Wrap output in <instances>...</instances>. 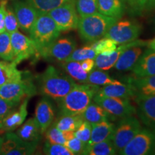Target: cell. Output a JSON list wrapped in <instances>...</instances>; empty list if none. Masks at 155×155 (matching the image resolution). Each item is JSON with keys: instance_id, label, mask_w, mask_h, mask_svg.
Returning a JSON list of instances; mask_svg holds the SVG:
<instances>
[{"instance_id": "1", "label": "cell", "mask_w": 155, "mask_h": 155, "mask_svg": "<svg viewBox=\"0 0 155 155\" xmlns=\"http://www.w3.org/2000/svg\"><path fill=\"white\" fill-rule=\"evenodd\" d=\"M38 79L40 93L57 102L66 96L76 84L67 73L53 65H49Z\"/></svg>"}, {"instance_id": "2", "label": "cell", "mask_w": 155, "mask_h": 155, "mask_svg": "<svg viewBox=\"0 0 155 155\" xmlns=\"http://www.w3.org/2000/svg\"><path fill=\"white\" fill-rule=\"evenodd\" d=\"M99 86L90 83L75 84L65 97L58 101L60 115L81 114L92 101Z\"/></svg>"}, {"instance_id": "3", "label": "cell", "mask_w": 155, "mask_h": 155, "mask_svg": "<svg viewBox=\"0 0 155 155\" xmlns=\"http://www.w3.org/2000/svg\"><path fill=\"white\" fill-rule=\"evenodd\" d=\"M118 19L108 17L97 12L94 14L79 17L78 30L81 40L92 43L104 38L108 29Z\"/></svg>"}, {"instance_id": "4", "label": "cell", "mask_w": 155, "mask_h": 155, "mask_svg": "<svg viewBox=\"0 0 155 155\" xmlns=\"http://www.w3.org/2000/svg\"><path fill=\"white\" fill-rule=\"evenodd\" d=\"M61 32L57 25L48 13H40L29 34L35 43L40 55L42 50L59 38Z\"/></svg>"}, {"instance_id": "5", "label": "cell", "mask_w": 155, "mask_h": 155, "mask_svg": "<svg viewBox=\"0 0 155 155\" xmlns=\"http://www.w3.org/2000/svg\"><path fill=\"white\" fill-rule=\"evenodd\" d=\"M93 101L105 110L108 119L111 121H118L127 116L137 114V108L131 104L130 99L96 94Z\"/></svg>"}, {"instance_id": "6", "label": "cell", "mask_w": 155, "mask_h": 155, "mask_svg": "<svg viewBox=\"0 0 155 155\" xmlns=\"http://www.w3.org/2000/svg\"><path fill=\"white\" fill-rule=\"evenodd\" d=\"M141 128V122L134 115L119 120L117 125L115 126L111 138L116 154H119Z\"/></svg>"}, {"instance_id": "7", "label": "cell", "mask_w": 155, "mask_h": 155, "mask_svg": "<svg viewBox=\"0 0 155 155\" xmlns=\"http://www.w3.org/2000/svg\"><path fill=\"white\" fill-rule=\"evenodd\" d=\"M141 30V25L137 22L119 19L108 29L104 37L111 39L116 45L126 44L137 40Z\"/></svg>"}, {"instance_id": "8", "label": "cell", "mask_w": 155, "mask_h": 155, "mask_svg": "<svg viewBox=\"0 0 155 155\" xmlns=\"http://www.w3.org/2000/svg\"><path fill=\"white\" fill-rule=\"evenodd\" d=\"M155 145V130L141 128L133 139L119 152L121 155L151 154Z\"/></svg>"}, {"instance_id": "9", "label": "cell", "mask_w": 155, "mask_h": 155, "mask_svg": "<svg viewBox=\"0 0 155 155\" xmlns=\"http://www.w3.org/2000/svg\"><path fill=\"white\" fill-rule=\"evenodd\" d=\"M36 88L29 78L12 81L0 86V97L12 101L19 103L27 97L34 96Z\"/></svg>"}, {"instance_id": "10", "label": "cell", "mask_w": 155, "mask_h": 155, "mask_svg": "<svg viewBox=\"0 0 155 155\" xmlns=\"http://www.w3.org/2000/svg\"><path fill=\"white\" fill-rule=\"evenodd\" d=\"M61 32L74 30L78 28L79 17L75 2H69L48 12Z\"/></svg>"}, {"instance_id": "11", "label": "cell", "mask_w": 155, "mask_h": 155, "mask_svg": "<svg viewBox=\"0 0 155 155\" xmlns=\"http://www.w3.org/2000/svg\"><path fill=\"white\" fill-rule=\"evenodd\" d=\"M10 40L14 53L13 62L16 65L39 55L38 48L33 40L18 30L10 33Z\"/></svg>"}, {"instance_id": "12", "label": "cell", "mask_w": 155, "mask_h": 155, "mask_svg": "<svg viewBox=\"0 0 155 155\" xmlns=\"http://www.w3.org/2000/svg\"><path fill=\"white\" fill-rule=\"evenodd\" d=\"M76 42L72 38H58L40 53V55L46 60L60 62L65 61L73 50L76 49Z\"/></svg>"}, {"instance_id": "13", "label": "cell", "mask_w": 155, "mask_h": 155, "mask_svg": "<svg viewBox=\"0 0 155 155\" xmlns=\"http://www.w3.org/2000/svg\"><path fill=\"white\" fill-rule=\"evenodd\" d=\"M0 154L2 155H30L33 154L38 143L28 142L22 140L17 134L9 131L3 137Z\"/></svg>"}, {"instance_id": "14", "label": "cell", "mask_w": 155, "mask_h": 155, "mask_svg": "<svg viewBox=\"0 0 155 155\" xmlns=\"http://www.w3.org/2000/svg\"><path fill=\"white\" fill-rule=\"evenodd\" d=\"M13 10L18 21L19 28L29 32L37 18L40 14L35 7L26 2L15 0L13 2Z\"/></svg>"}, {"instance_id": "15", "label": "cell", "mask_w": 155, "mask_h": 155, "mask_svg": "<svg viewBox=\"0 0 155 155\" xmlns=\"http://www.w3.org/2000/svg\"><path fill=\"white\" fill-rule=\"evenodd\" d=\"M137 104V114L147 127L155 130V95L137 96L134 98Z\"/></svg>"}, {"instance_id": "16", "label": "cell", "mask_w": 155, "mask_h": 155, "mask_svg": "<svg viewBox=\"0 0 155 155\" xmlns=\"http://www.w3.org/2000/svg\"><path fill=\"white\" fill-rule=\"evenodd\" d=\"M30 98V97H27L23 99L18 108H15L11 113L0 121V131H12L24 123L28 116V105Z\"/></svg>"}, {"instance_id": "17", "label": "cell", "mask_w": 155, "mask_h": 155, "mask_svg": "<svg viewBox=\"0 0 155 155\" xmlns=\"http://www.w3.org/2000/svg\"><path fill=\"white\" fill-rule=\"evenodd\" d=\"M147 41L137 39L134 41L129 42V43L120 45L119 47L116 48V49L114 50L113 53L108 55L98 54L94 59L96 68L97 69L102 70V71H108V70L112 68L114 66L119 56L127 48L136 45H141L145 47V46H147Z\"/></svg>"}, {"instance_id": "18", "label": "cell", "mask_w": 155, "mask_h": 155, "mask_svg": "<svg viewBox=\"0 0 155 155\" xmlns=\"http://www.w3.org/2000/svg\"><path fill=\"white\" fill-rule=\"evenodd\" d=\"M55 116V108L52 102L50 101L49 98L43 97L37 104L35 115V119L42 134H45L50 125L53 123Z\"/></svg>"}, {"instance_id": "19", "label": "cell", "mask_w": 155, "mask_h": 155, "mask_svg": "<svg viewBox=\"0 0 155 155\" xmlns=\"http://www.w3.org/2000/svg\"><path fill=\"white\" fill-rule=\"evenodd\" d=\"M131 71L133 76L137 78L155 75V50L150 48L144 50Z\"/></svg>"}, {"instance_id": "20", "label": "cell", "mask_w": 155, "mask_h": 155, "mask_svg": "<svg viewBox=\"0 0 155 155\" xmlns=\"http://www.w3.org/2000/svg\"><path fill=\"white\" fill-rule=\"evenodd\" d=\"M124 81L133 88L136 97L155 95V75L144 78L131 75L124 78Z\"/></svg>"}, {"instance_id": "21", "label": "cell", "mask_w": 155, "mask_h": 155, "mask_svg": "<svg viewBox=\"0 0 155 155\" xmlns=\"http://www.w3.org/2000/svg\"><path fill=\"white\" fill-rule=\"evenodd\" d=\"M96 94L103 96L127 98L130 100L134 99L136 98L134 91L130 85L125 82H120L119 83L99 87Z\"/></svg>"}, {"instance_id": "22", "label": "cell", "mask_w": 155, "mask_h": 155, "mask_svg": "<svg viewBox=\"0 0 155 155\" xmlns=\"http://www.w3.org/2000/svg\"><path fill=\"white\" fill-rule=\"evenodd\" d=\"M143 48L144 46L136 45L127 48L119 56L114 67L119 71H131L142 54Z\"/></svg>"}, {"instance_id": "23", "label": "cell", "mask_w": 155, "mask_h": 155, "mask_svg": "<svg viewBox=\"0 0 155 155\" xmlns=\"http://www.w3.org/2000/svg\"><path fill=\"white\" fill-rule=\"evenodd\" d=\"M115 124L111 120L106 119L100 123L92 125L91 135L87 144H93L101 141L111 139Z\"/></svg>"}, {"instance_id": "24", "label": "cell", "mask_w": 155, "mask_h": 155, "mask_svg": "<svg viewBox=\"0 0 155 155\" xmlns=\"http://www.w3.org/2000/svg\"><path fill=\"white\" fill-rule=\"evenodd\" d=\"M125 9V2L122 0H98L97 3L98 12L117 19L123 17Z\"/></svg>"}, {"instance_id": "25", "label": "cell", "mask_w": 155, "mask_h": 155, "mask_svg": "<svg viewBox=\"0 0 155 155\" xmlns=\"http://www.w3.org/2000/svg\"><path fill=\"white\" fill-rule=\"evenodd\" d=\"M17 135L28 142L39 143L42 134L35 118L28 119L17 131Z\"/></svg>"}, {"instance_id": "26", "label": "cell", "mask_w": 155, "mask_h": 155, "mask_svg": "<svg viewBox=\"0 0 155 155\" xmlns=\"http://www.w3.org/2000/svg\"><path fill=\"white\" fill-rule=\"evenodd\" d=\"M61 67L71 78L79 83H88L89 73L85 71L81 65V62L65 61L60 64Z\"/></svg>"}, {"instance_id": "27", "label": "cell", "mask_w": 155, "mask_h": 155, "mask_svg": "<svg viewBox=\"0 0 155 155\" xmlns=\"http://www.w3.org/2000/svg\"><path fill=\"white\" fill-rule=\"evenodd\" d=\"M22 78V73L17 68L14 62L0 61V86Z\"/></svg>"}, {"instance_id": "28", "label": "cell", "mask_w": 155, "mask_h": 155, "mask_svg": "<svg viewBox=\"0 0 155 155\" xmlns=\"http://www.w3.org/2000/svg\"><path fill=\"white\" fill-rule=\"evenodd\" d=\"M83 121L91 125L96 124L106 119H108V114L105 110L96 102H91L85 111L81 114Z\"/></svg>"}, {"instance_id": "29", "label": "cell", "mask_w": 155, "mask_h": 155, "mask_svg": "<svg viewBox=\"0 0 155 155\" xmlns=\"http://www.w3.org/2000/svg\"><path fill=\"white\" fill-rule=\"evenodd\" d=\"M60 116L53 124L62 131H75L83 121L81 114Z\"/></svg>"}, {"instance_id": "30", "label": "cell", "mask_w": 155, "mask_h": 155, "mask_svg": "<svg viewBox=\"0 0 155 155\" xmlns=\"http://www.w3.org/2000/svg\"><path fill=\"white\" fill-rule=\"evenodd\" d=\"M83 155H114L116 154L111 139L103 141L93 144H87Z\"/></svg>"}, {"instance_id": "31", "label": "cell", "mask_w": 155, "mask_h": 155, "mask_svg": "<svg viewBox=\"0 0 155 155\" xmlns=\"http://www.w3.org/2000/svg\"><path fill=\"white\" fill-rule=\"evenodd\" d=\"M26 2L40 13H48L52 9L66 3H75V0H26Z\"/></svg>"}, {"instance_id": "32", "label": "cell", "mask_w": 155, "mask_h": 155, "mask_svg": "<svg viewBox=\"0 0 155 155\" xmlns=\"http://www.w3.org/2000/svg\"><path fill=\"white\" fill-rule=\"evenodd\" d=\"M119 83L120 81L111 78L107 73L105 72V71H102L100 69L93 70L88 74V83L92 85L104 86Z\"/></svg>"}, {"instance_id": "33", "label": "cell", "mask_w": 155, "mask_h": 155, "mask_svg": "<svg viewBox=\"0 0 155 155\" xmlns=\"http://www.w3.org/2000/svg\"><path fill=\"white\" fill-rule=\"evenodd\" d=\"M0 58L3 61H14V53L12 46L10 34L7 32L0 33Z\"/></svg>"}, {"instance_id": "34", "label": "cell", "mask_w": 155, "mask_h": 155, "mask_svg": "<svg viewBox=\"0 0 155 155\" xmlns=\"http://www.w3.org/2000/svg\"><path fill=\"white\" fill-rule=\"evenodd\" d=\"M91 45L94 48L97 55L101 54V55H108L113 53L117 48V45L115 43V42L113 41L111 39L106 37L92 42Z\"/></svg>"}, {"instance_id": "35", "label": "cell", "mask_w": 155, "mask_h": 155, "mask_svg": "<svg viewBox=\"0 0 155 155\" xmlns=\"http://www.w3.org/2000/svg\"><path fill=\"white\" fill-rule=\"evenodd\" d=\"M96 55V53L90 45L84 46L78 49H75L65 61L81 62L85 60L95 59Z\"/></svg>"}, {"instance_id": "36", "label": "cell", "mask_w": 155, "mask_h": 155, "mask_svg": "<svg viewBox=\"0 0 155 155\" xmlns=\"http://www.w3.org/2000/svg\"><path fill=\"white\" fill-rule=\"evenodd\" d=\"M98 0H75V7L79 17L94 14L98 12Z\"/></svg>"}, {"instance_id": "37", "label": "cell", "mask_w": 155, "mask_h": 155, "mask_svg": "<svg viewBox=\"0 0 155 155\" xmlns=\"http://www.w3.org/2000/svg\"><path fill=\"white\" fill-rule=\"evenodd\" d=\"M45 134L47 141L53 144L65 145L67 141L65 132L56 128L53 124L50 125V127L46 130Z\"/></svg>"}, {"instance_id": "38", "label": "cell", "mask_w": 155, "mask_h": 155, "mask_svg": "<svg viewBox=\"0 0 155 155\" xmlns=\"http://www.w3.org/2000/svg\"><path fill=\"white\" fill-rule=\"evenodd\" d=\"M43 152L48 155H74L65 145L53 144L47 141L43 147Z\"/></svg>"}, {"instance_id": "39", "label": "cell", "mask_w": 155, "mask_h": 155, "mask_svg": "<svg viewBox=\"0 0 155 155\" xmlns=\"http://www.w3.org/2000/svg\"><path fill=\"white\" fill-rule=\"evenodd\" d=\"M19 25L15 14V12L10 7H7L5 15V31L9 34L18 30Z\"/></svg>"}, {"instance_id": "40", "label": "cell", "mask_w": 155, "mask_h": 155, "mask_svg": "<svg viewBox=\"0 0 155 155\" xmlns=\"http://www.w3.org/2000/svg\"><path fill=\"white\" fill-rule=\"evenodd\" d=\"M92 125L88 122L83 121L78 129L74 131L75 137L80 139L85 144H88L90 140L91 135Z\"/></svg>"}, {"instance_id": "41", "label": "cell", "mask_w": 155, "mask_h": 155, "mask_svg": "<svg viewBox=\"0 0 155 155\" xmlns=\"http://www.w3.org/2000/svg\"><path fill=\"white\" fill-rule=\"evenodd\" d=\"M86 144L78 139L75 135L71 139H68L65 142V146L67 147L70 151L73 153V154H82L83 150L86 148Z\"/></svg>"}, {"instance_id": "42", "label": "cell", "mask_w": 155, "mask_h": 155, "mask_svg": "<svg viewBox=\"0 0 155 155\" xmlns=\"http://www.w3.org/2000/svg\"><path fill=\"white\" fill-rule=\"evenodd\" d=\"M19 104V103L12 101L0 97V121L11 113Z\"/></svg>"}, {"instance_id": "43", "label": "cell", "mask_w": 155, "mask_h": 155, "mask_svg": "<svg viewBox=\"0 0 155 155\" xmlns=\"http://www.w3.org/2000/svg\"><path fill=\"white\" fill-rule=\"evenodd\" d=\"M130 12L133 15H140L145 10L147 0H127Z\"/></svg>"}, {"instance_id": "44", "label": "cell", "mask_w": 155, "mask_h": 155, "mask_svg": "<svg viewBox=\"0 0 155 155\" xmlns=\"http://www.w3.org/2000/svg\"><path fill=\"white\" fill-rule=\"evenodd\" d=\"M7 0H2L0 3V33L5 32V15Z\"/></svg>"}, {"instance_id": "45", "label": "cell", "mask_w": 155, "mask_h": 155, "mask_svg": "<svg viewBox=\"0 0 155 155\" xmlns=\"http://www.w3.org/2000/svg\"><path fill=\"white\" fill-rule=\"evenodd\" d=\"M81 66H82L83 69L88 73L91 72L93 70L96 68L94 59H88L81 61Z\"/></svg>"}, {"instance_id": "46", "label": "cell", "mask_w": 155, "mask_h": 155, "mask_svg": "<svg viewBox=\"0 0 155 155\" xmlns=\"http://www.w3.org/2000/svg\"><path fill=\"white\" fill-rule=\"evenodd\" d=\"M155 9V0H147L145 9L148 11L153 10Z\"/></svg>"}, {"instance_id": "47", "label": "cell", "mask_w": 155, "mask_h": 155, "mask_svg": "<svg viewBox=\"0 0 155 155\" xmlns=\"http://www.w3.org/2000/svg\"><path fill=\"white\" fill-rule=\"evenodd\" d=\"M147 48L152 49L153 50H155V38L152 39L150 41H147Z\"/></svg>"}, {"instance_id": "48", "label": "cell", "mask_w": 155, "mask_h": 155, "mask_svg": "<svg viewBox=\"0 0 155 155\" xmlns=\"http://www.w3.org/2000/svg\"><path fill=\"white\" fill-rule=\"evenodd\" d=\"M2 142H3V139L0 137V152H1V148H2Z\"/></svg>"}, {"instance_id": "49", "label": "cell", "mask_w": 155, "mask_h": 155, "mask_svg": "<svg viewBox=\"0 0 155 155\" xmlns=\"http://www.w3.org/2000/svg\"><path fill=\"white\" fill-rule=\"evenodd\" d=\"M151 154L155 155V145H154V149H153V150H152V153H151Z\"/></svg>"}, {"instance_id": "50", "label": "cell", "mask_w": 155, "mask_h": 155, "mask_svg": "<svg viewBox=\"0 0 155 155\" xmlns=\"http://www.w3.org/2000/svg\"><path fill=\"white\" fill-rule=\"evenodd\" d=\"M153 22H154V25H155V16H154V19H153Z\"/></svg>"}, {"instance_id": "51", "label": "cell", "mask_w": 155, "mask_h": 155, "mask_svg": "<svg viewBox=\"0 0 155 155\" xmlns=\"http://www.w3.org/2000/svg\"><path fill=\"white\" fill-rule=\"evenodd\" d=\"M122 1H123V2H124L126 3V1H127V0H122Z\"/></svg>"}]
</instances>
